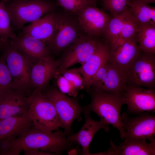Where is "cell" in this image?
Instances as JSON below:
<instances>
[{"label":"cell","instance_id":"24","mask_svg":"<svg viewBox=\"0 0 155 155\" xmlns=\"http://www.w3.org/2000/svg\"><path fill=\"white\" fill-rule=\"evenodd\" d=\"M135 38L142 51L155 54V25L138 26Z\"/></svg>","mask_w":155,"mask_h":155},{"label":"cell","instance_id":"14","mask_svg":"<svg viewBox=\"0 0 155 155\" xmlns=\"http://www.w3.org/2000/svg\"><path fill=\"white\" fill-rule=\"evenodd\" d=\"M75 24L68 18L57 15L55 34L47 44L51 52L57 53L71 44L79 36Z\"/></svg>","mask_w":155,"mask_h":155},{"label":"cell","instance_id":"13","mask_svg":"<svg viewBox=\"0 0 155 155\" xmlns=\"http://www.w3.org/2000/svg\"><path fill=\"white\" fill-rule=\"evenodd\" d=\"M77 14L79 24L87 35L96 37L104 36L111 18L108 13L90 5Z\"/></svg>","mask_w":155,"mask_h":155},{"label":"cell","instance_id":"25","mask_svg":"<svg viewBox=\"0 0 155 155\" xmlns=\"http://www.w3.org/2000/svg\"><path fill=\"white\" fill-rule=\"evenodd\" d=\"M127 8L121 14L113 17L108 24L104 36L105 42L110 46L115 44L119 40Z\"/></svg>","mask_w":155,"mask_h":155},{"label":"cell","instance_id":"36","mask_svg":"<svg viewBox=\"0 0 155 155\" xmlns=\"http://www.w3.org/2000/svg\"><path fill=\"white\" fill-rule=\"evenodd\" d=\"M1 0H0L1 1ZM4 3L11 1L13 0H1Z\"/></svg>","mask_w":155,"mask_h":155},{"label":"cell","instance_id":"10","mask_svg":"<svg viewBox=\"0 0 155 155\" xmlns=\"http://www.w3.org/2000/svg\"><path fill=\"white\" fill-rule=\"evenodd\" d=\"M130 117L123 113L121 117L125 134L124 139L150 140L155 136V116L149 112Z\"/></svg>","mask_w":155,"mask_h":155},{"label":"cell","instance_id":"15","mask_svg":"<svg viewBox=\"0 0 155 155\" xmlns=\"http://www.w3.org/2000/svg\"><path fill=\"white\" fill-rule=\"evenodd\" d=\"M83 112L85 117L83 126L77 133L67 137L71 141L76 143L81 146V154L91 155L90 152L89 146L94 135L101 129L108 132L110 130L109 125L100 120L97 121L93 119L90 116L91 112L86 106L83 108Z\"/></svg>","mask_w":155,"mask_h":155},{"label":"cell","instance_id":"35","mask_svg":"<svg viewBox=\"0 0 155 155\" xmlns=\"http://www.w3.org/2000/svg\"><path fill=\"white\" fill-rule=\"evenodd\" d=\"M6 43L0 38V52L2 51Z\"/></svg>","mask_w":155,"mask_h":155},{"label":"cell","instance_id":"33","mask_svg":"<svg viewBox=\"0 0 155 155\" xmlns=\"http://www.w3.org/2000/svg\"><path fill=\"white\" fill-rule=\"evenodd\" d=\"M24 154L25 155H51L55 154L50 152L42 151L39 149H33L24 150Z\"/></svg>","mask_w":155,"mask_h":155},{"label":"cell","instance_id":"21","mask_svg":"<svg viewBox=\"0 0 155 155\" xmlns=\"http://www.w3.org/2000/svg\"><path fill=\"white\" fill-rule=\"evenodd\" d=\"M57 18V15L54 13L49 12L43 17L24 26L21 32L41 40L47 44L55 34Z\"/></svg>","mask_w":155,"mask_h":155},{"label":"cell","instance_id":"20","mask_svg":"<svg viewBox=\"0 0 155 155\" xmlns=\"http://www.w3.org/2000/svg\"><path fill=\"white\" fill-rule=\"evenodd\" d=\"M28 109V97L25 93L11 88L0 94V121L24 113Z\"/></svg>","mask_w":155,"mask_h":155},{"label":"cell","instance_id":"4","mask_svg":"<svg viewBox=\"0 0 155 155\" xmlns=\"http://www.w3.org/2000/svg\"><path fill=\"white\" fill-rule=\"evenodd\" d=\"M5 5L14 30H19L26 23L35 21L52 11L53 7L43 0H13Z\"/></svg>","mask_w":155,"mask_h":155},{"label":"cell","instance_id":"22","mask_svg":"<svg viewBox=\"0 0 155 155\" xmlns=\"http://www.w3.org/2000/svg\"><path fill=\"white\" fill-rule=\"evenodd\" d=\"M32 125L28 110L24 113L5 118L0 121V140L15 139Z\"/></svg>","mask_w":155,"mask_h":155},{"label":"cell","instance_id":"7","mask_svg":"<svg viewBox=\"0 0 155 155\" xmlns=\"http://www.w3.org/2000/svg\"><path fill=\"white\" fill-rule=\"evenodd\" d=\"M102 42L96 37L88 35L79 36L67 47L62 57L57 60L59 63L58 71L68 69L76 64L82 65Z\"/></svg>","mask_w":155,"mask_h":155},{"label":"cell","instance_id":"1","mask_svg":"<svg viewBox=\"0 0 155 155\" xmlns=\"http://www.w3.org/2000/svg\"><path fill=\"white\" fill-rule=\"evenodd\" d=\"M73 143L59 129L49 133L33 127L15 139L0 140V155H18L33 149L57 154L70 149Z\"/></svg>","mask_w":155,"mask_h":155},{"label":"cell","instance_id":"12","mask_svg":"<svg viewBox=\"0 0 155 155\" xmlns=\"http://www.w3.org/2000/svg\"><path fill=\"white\" fill-rule=\"evenodd\" d=\"M109 46V62L127 77L131 65L142 51L135 37Z\"/></svg>","mask_w":155,"mask_h":155},{"label":"cell","instance_id":"19","mask_svg":"<svg viewBox=\"0 0 155 155\" xmlns=\"http://www.w3.org/2000/svg\"><path fill=\"white\" fill-rule=\"evenodd\" d=\"M30 69L31 86L41 91L58 72L59 63L49 56L36 61Z\"/></svg>","mask_w":155,"mask_h":155},{"label":"cell","instance_id":"6","mask_svg":"<svg viewBox=\"0 0 155 155\" xmlns=\"http://www.w3.org/2000/svg\"><path fill=\"white\" fill-rule=\"evenodd\" d=\"M52 102L57 112L60 127L64 129L65 135L71 132V126L74 120L80 117L83 111L77 98H71L58 88H52L44 94Z\"/></svg>","mask_w":155,"mask_h":155},{"label":"cell","instance_id":"34","mask_svg":"<svg viewBox=\"0 0 155 155\" xmlns=\"http://www.w3.org/2000/svg\"><path fill=\"white\" fill-rule=\"evenodd\" d=\"M144 4H149L151 3H155V0H133Z\"/></svg>","mask_w":155,"mask_h":155},{"label":"cell","instance_id":"32","mask_svg":"<svg viewBox=\"0 0 155 155\" xmlns=\"http://www.w3.org/2000/svg\"><path fill=\"white\" fill-rule=\"evenodd\" d=\"M55 77L56 78L58 88L61 91L65 94H67L70 96L75 97L78 91L70 82L58 72Z\"/></svg>","mask_w":155,"mask_h":155},{"label":"cell","instance_id":"18","mask_svg":"<svg viewBox=\"0 0 155 155\" xmlns=\"http://www.w3.org/2000/svg\"><path fill=\"white\" fill-rule=\"evenodd\" d=\"M109 44L105 42H101L88 60L82 66L73 69L80 74L84 80V88L89 92L92 79L98 70L108 61Z\"/></svg>","mask_w":155,"mask_h":155},{"label":"cell","instance_id":"37","mask_svg":"<svg viewBox=\"0 0 155 155\" xmlns=\"http://www.w3.org/2000/svg\"><path fill=\"white\" fill-rule=\"evenodd\" d=\"M92 2H93L94 1H95V0H90Z\"/></svg>","mask_w":155,"mask_h":155},{"label":"cell","instance_id":"3","mask_svg":"<svg viewBox=\"0 0 155 155\" xmlns=\"http://www.w3.org/2000/svg\"><path fill=\"white\" fill-rule=\"evenodd\" d=\"M28 97V111L34 128L49 133L60 127L52 102L41 91L35 90Z\"/></svg>","mask_w":155,"mask_h":155},{"label":"cell","instance_id":"9","mask_svg":"<svg viewBox=\"0 0 155 155\" xmlns=\"http://www.w3.org/2000/svg\"><path fill=\"white\" fill-rule=\"evenodd\" d=\"M127 86L126 76L108 61L93 77L90 90L121 93L124 92Z\"/></svg>","mask_w":155,"mask_h":155},{"label":"cell","instance_id":"17","mask_svg":"<svg viewBox=\"0 0 155 155\" xmlns=\"http://www.w3.org/2000/svg\"><path fill=\"white\" fill-rule=\"evenodd\" d=\"M9 44L23 54L28 59L35 61L51 56V51L47 44L39 39L21 32L11 39Z\"/></svg>","mask_w":155,"mask_h":155},{"label":"cell","instance_id":"31","mask_svg":"<svg viewBox=\"0 0 155 155\" xmlns=\"http://www.w3.org/2000/svg\"><path fill=\"white\" fill-rule=\"evenodd\" d=\"M58 72L70 82L77 91L84 88V81L82 76L73 69H68Z\"/></svg>","mask_w":155,"mask_h":155},{"label":"cell","instance_id":"23","mask_svg":"<svg viewBox=\"0 0 155 155\" xmlns=\"http://www.w3.org/2000/svg\"><path fill=\"white\" fill-rule=\"evenodd\" d=\"M138 26L155 25V8L148 4L131 0L128 7Z\"/></svg>","mask_w":155,"mask_h":155},{"label":"cell","instance_id":"28","mask_svg":"<svg viewBox=\"0 0 155 155\" xmlns=\"http://www.w3.org/2000/svg\"><path fill=\"white\" fill-rule=\"evenodd\" d=\"M104 9L109 12L113 17L119 15L127 8L131 0H103Z\"/></svg>","mask_w":155,"mask_h":155},{"label":"cell","instance_id":"30","mask_svg":"<svg viewBox=\"0 0 155 155\" xmlns=\"http://www.w3.org/2000/svg\"><path fill=\"white\" fill-rule=\"evenodd\" d=\"M12 78L6 63L0 57V94L11 88Z\"/></svg>","mask_w":155,"mask_h":155},{"label":"cell","instance_id":"11","mask_svg":"<svg viewBox=\"0 0 155 155\" xmlns=\"http://www.w3.org/2000/svg\"><path fill=\"white\" fill-rule=\"evenodd\" d=\"M124 93L128 113L136 115L144 112H155L154 89L127 85Z\"/></svg>","mask_w":155,"mask_h":155},{"label":"cell","instance_id":"16","mask_svg":"<svg viewBox=\"0 0 155 155\" xmlns=\"http://www.w3.org/2000/svg\"><path fill=\"white\" fill-rule=\"evenodd\" d=\"M145 139H124L118 146L110 140L108 150L96 154L104 155H154L155 139L146 142Z\"/></svg>","mask_w":155,"mask_h":155},{"label":"cell","instance_id":"27","mask_svg":"<svg viewBox=\"0 0 155 155\" xmlns=\"http://www.w3.org/2000/svg\"><path fill=\"white\" fill-rule=\"evenodd\" d=\"M138 30V25L128 7L119 40L115 45L135 37Z\"/></svg>","mask_w":155,"mask_h":155},{"label":"cell","instance_id":"2","mask_svg":"<svg viewBox=\"0 0 155 155\" xmlns=\"http://www.w3.org/2000/svg\"><path fill=\"white\" fill-rule=\"evenodd\" d=\"M89 92L91 102L86 107L96 114L100 120L117 129L121 139H124L125 136L121 115L122 106L125 104L124 92L112 93L92 89Z\"/></svg>","mask_w":155,"mask_h":155},{"label":"cell","instance_id":"5","mask_svg":"<svg viewBox=\"0 0 155 155\" xmlns=\"http://www.w3.org/2000/svg\"><path fill=\"white\" fill-rule=\"evenodd\" d=\"M2 51L11 77V88L25 93L31 86L29 60L8 42Z\"/></svg>","mask_w":155,"mask_h":155},{"label":"cell","instance_id":"29","mask_svg":"<svg viewBox=\"0 0 155 155\" xmlns=\"http://www.w3.org/2000/svg\"><path fill=\"white\" fill-rule=\"evenodd\" d=\"M59 4L65 11L78 14L85 7L93 3L90 0H56Z\"/></svg>","mask_w":155,"mask_h":155},{"label":"cell","instance_id":"38","mask_svg":"<svg viewBox=\"0 0 155 155\" xmlns=\"http://www.w3.org/2000/svg\"><path fill=\"white\" fill-rule=\"evenodd\" d=\"M95 0V1L96 0Z\"/></svg>","mask_w":155,"mask_h":155},{"label":"cell","instance_id":"26","mask_svg":"<svg viewBox=\"0 0 155 155\" xmlns=\"http://www.w3.org/2000/svg\"><path fill=\"white\" fill-rule=\"evenodd\" d=\"M17 36L11 24L10 19L4 3L0 1V38L7 42L9 39Z\"/></svg>","mask_w":155,"mask_h":155},{"label":"cell","instance_id":"8","mask_svg":"<svg viewBox=\"0 0 155 155\" xmlns=\"http://www.w3.org/2000/svg\"><path fill=\"white\" fill-rule=\"evenodd\" d=\"M127 84L154 89V54L142 51L127 71Z\"/></svg>","mask_w":155,"mask_h":155}]
</instances>
